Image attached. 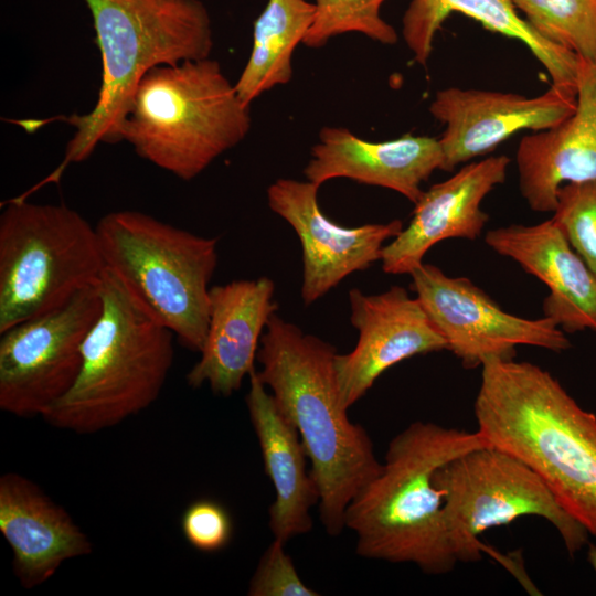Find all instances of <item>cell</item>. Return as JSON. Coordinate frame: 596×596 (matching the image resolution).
Masks as SVG:
<instances>
[{
	"mask_svg": "<svg viewBox=\"0 0 596 596\" xmlns=\"http://www.w3.org/2000/svg\"><path fill=\"white\" fill-rule=\"evenodd\" d=\"M490 446L529 466L596 538V415L556 377L514 359H487L473 404Z\"/></svg>",
	"mask_w": 596,
	"mask_h": 596,
	"instance_id": "cell-1",
	"label": "cell"
},
{
	"mask_svg": "<svg viewBox=\"0 0 596 596\" xmlns=\"http://www.w3.org/2000/svg\"><path fill=\"white\" fill-rule=\"evenodd\" d=\"M336 354L332 344L275 312L256 356L259 380L300 435L320 493V521L332 536L345 528L351 500L382 468L366 430L348 417Z\"/></svg>",
	"mask_w": 596,
	"mask_h": 596,
	"instance_id": "cell-2",
	"label": "cell"
},
{
	"mask_svg": "<svg viewBox=\"0 0 596 596\" xmlns=\"http://www.w3.org/2000/svg\"><path fill=\"white\" fill-rule=\"evenodd\" d=\"M490 446L478 432L414 422L389 444L380 472L351 500L345 528L358 555L412 563L428 575L453 571V552L436 471L454 458Z\"/></svg>",
	"mask_w": 596,
	"mask_h": 596,
	"instance_id": "cell-3",
	"label": "cell"
},
{
	"mask_svg": "<svg viewBox=\"0 0 596 596\" xmlns=\"http://www.w3.org/2000/svg\"><path fill=\"white\" fill-rule=\"evenodd\" d=\"M102 57V82L93 108L56 119L74 127L60 166L40 187L58 182L70 163L86 160L99 143L121 141L134 93L153 67L210 57L211 18L200 0H84Z\"/></svg>",
	"mask_w": 596,
	"mask_h": 596,
	"instance_id": "cell-4",
	"label": "cell"
},
{
	"mask_svg": "<svg viewBox=\"0 0 596 596\" xmlns=\"http://www.w3.org/2000/svg\"><path fill=\"white\" fill-rule=\"evenodd\" d=\"M102 310L82 344L72 389L42 416L76 434H95L149 407L173 364L174 333L109 268L100 279Z\"/></svg>",
	"mask_w": 596,
	"mask_h": 596,
	"instance_id": "cell-5",
	"label": "cell"
},
{
	"mask_svg": "<svg viewBox=\"0 0 596 596\" xmlns=\"http://www.w3.org/2000/svg\"><path fill=\"white\" fill-rule=\"evenodd\" d=\"M249 106L217 61L205 57L150 70L139 82L121 141L183 181L201 174L251 129Z\"/></svg>",
	"mask_w": 596,
	"mask_h": 596,
	"instance_id": "cell-6",
	"label": "cell"
},
{
	"mask_svg": "<svg viewBox=\"0 0 596 596\" xmlns=\"http://www.w3.org/2000/svg\"><path fill=\"white\" fill-rule=\"evenodd\" d=\"M105 267L177 337L201 352L210 320L209 284L217 266V237H204L149 214L120 210L96 224Z\"/></svg>",
	"mask_w": 596,
	"mask_h": 596,
	"instance_id": "cell-7",
	"label": "cell"
},
{
	"mask_svg": "<svg viewBox=\"0 0 596 596\" xmlns=\"http://www.w3.org/2000/svg\"><path fill=\"white\" fill-rule=\"evenodd\" d=\"M96 227L70 206L14 198L0 215V333L99 283Z\"/></svg>",
	"mask_w": 596,
	"mask_h": 596,
	"instance_id": "cell-8",
	"label": "cell"
},
{
	"mask_svg": "<svg viewBox=\"0 0 596 596\" xmlns=\"http://www.w3.org/2000/svg\"><path fill=\"white\" fill-rule=\"evenodd\" d=\"M434 481L443 492L446 528L458 562L493 554L479 536L528 515L549 521L571 556L587 543V530L561 507L538 473L501 449L469 450L441 466Z\"/></svg>",
	"mask_w": 596,
	"mask_h": 596,
	"instance_id": "cell-9",
	"label": "cell"
},
{
	"mask_svg": "<svg viewBox=\"0 0 596 596\" xmlns=\"http://www.w3.org/2000/svg\"><path fill=\"white\" fill-rule=\"evenodd\" d=\"M100 310L98 283L2 332L0 408L18 417L43 416L60 401L78 377L82 344Z\"/></svg>",
	"mask_w": 596,
	"mask_h": 596,
	"instance_id": "cell-10",
	"label": "cell"
},
{
	"mask_svg": "<svg viewBox=\"0 0 596 596\" xmlns=\"http://www.w3.org/2000/svg\"><path fill=\"white\" fill-rule=\"evenodd\" d=\"M409 275L411 289L466 369L481 366L491 358L514 359L518 345L556 353L572 347L553 319L509 313L469 278L448 276L426 263Z\"/></svg>",
	"mask_w": 596,
	"mask_h": 596,
	"instance_id": "cell-11",
	"label": "cell"
},
{
	"mask_svg": "<svg viewBox=\"0 0 596 596\" xmlns=\"http://www.w3.org/2000/svg\"><path fill=\"white\" fill-rule=\"evenodd\" d=\"M354 349L336 354L334 370L343 405L349 409L382 373L415 355L448 350L447 342L421 301L401 286L377 295L349 291Z\"/></svg>",
	"mask_w": 596,
	"mask_h": 596,
	"instance_id": "cell-12",
	"label": "cell"
},
{
	"mask_svg": "<svg viewBox=\"0 0 596 596\" xmlns=\"http://www.w3.org/2000/svg\"><path fill=\"white\" fill-rule=\"evenodd\" d=\"M319 185L278 179L267 189L270 210L291 225L302 248L301 298L310 305L347 276L381 260L387 240L403 230L401 220L347 227L330 221L318 203Z\"/></svg>",
	"mask_w": 596,
	"mask_h": 596,
	"instance_id": "cell-13",
	"label": "cell"
},
{
	"mask_svg": "<svg viewBox=\"0 0 596 596\" xmlns=\"http://www.w3.org/2000/svg\"><path fill=\"white\" fill-rule=\"evenodd\" d=\"M576 92L551 85L541 95L448 87L438 91L429 105L430 115L445 125L439 139L444 171L493 151L521 130L542 131L570 117Z\"/></svg>",
	"mask_w": 596,
	"mask_h": 596,
	"instance_id": "cell-14",
	"label": "cell"
},
{
	"mask_svg": "<svg viewBox=\"0 0 596 596\" xmlns=\"http://www.w3.org/2000/svg\"><path fill=\"white\" fill-rule=\"evenodd\" d=\"M510 158L490 156L465 164L445 181L424 191L414 204L406 227L382 249L386 274H411L423 264L426 253L448 238L476 240L489 215L481 209L483 199L507 178Z\"/></svg>",
	"mask_w": 596,
	"mask_h": 596,
	"instance_id": "cell-15",
	"label": "cell"
},
{
	"mask_svg": "<svg viewBox=\"0 0 596 596\" xmlns=\"http://www.w3.org/2000/svg\"><path fill=\"white\" fill-rule=\"evenodd\" d=\"M515 164L520 193L540 213L554 211L563 184L596 180V60L579 61L573 114L524 136Z\"/></svg>",
	"mask_w": 596,
	"mask_h": 596,
	"instance_id": "cell-16",
	"label": "cell"
},
{
	"mask_svg": "<svg viewBox=\"0 0 596 596\" xmlns=\"http://www.w3.org/2000/svg\"><path fill=\"white\" fill-rule=\"evenodd\" d=\"M443 166L438 138L408 134L373 142L344 127H323L304 174L319 187L329 180L345 178L390 189L415 204L424 192L422 183L434 171L443 170Z\"/></svg>",
	"mask_w": 596,
	"mask_h": 596,
	"instance_id": "cell-17",
	"label": "cell"
},
{
	"mask_svg": "<svg viewBox=\"0 0 596 596\" xmlns=\"http://www.w3.org/2000/svg\"><path fill=\"white\" fill-rule=\"evenodd\" d=\"M485 242L547 286L544 316L564 332L588 329L596 333V274L552 217L533 225L510 224L490 230Z\"/></svg>",
	"mask_w": 596,
	"mask_h": 596,
	"instance_id": "cell-18",
	"label": "cell"
},
{
	"mask_svg": "<svg viewBox=\"0 0 596 596\" xmlns=\"http://www.w3.org/2000/svg\"><path fill=\"white\" fill-rule=\"evenodd\" d=\"M275 285L268 277L233 280L210 288V320L200 360L187 374L193 389L209 384L230 396L254 370L258 343L273 313Z\"/></svg>",
	"mask_w": 596,
	"mask_h": 596,
	"instance_id": "cell-19",
	"label": "cell"
},
{
	"mask_svg": "<svg viewBox=\"0 0 596 596\" xmlns=\"http://www.w3.org/2000/svg\"><path fill=\"white\" fill-rule=\"evenodd\" d=\"M0 531L13 553V572L25 588L50 579L65 561L93 551L67 511L17 472L0 477Z\"/></svg>",
	"mask_w": 596,
	"mask_h": 596,
	"instance_id": "cell-20",
	"label": "cell"
},
{
	"mask_svg": "<svg viewBox=\"0 0 596 596\" xmlns=\"http://www.w3.org/2000/svg\"><path fill=\"white\" fill-rule=\"evenodd\" d=\"M248 376L246 405L265 472L276 492L269 508V528L274 539L286 543L312 529L310 510L319 503L320 493L311 470H307L308 456L297 428L266 391L256 370Z\"/></svg>",
	"mask_w": 596,
	"mask_h": 596,
	"instance_id": "cell-21",
	"label": "cell"
},
{
	"mask_svg": "<svg viewBox=\"0 0 596 596\" xmlns=\"http://www.w3.org/2000/svg\"><path fill=\"white\" fill-rule=\"evenodd\" d=\"M453 12L522 42L546 70L553 86L576 92L579 56L535 33L512 0H411L403 15L402 34L418 64H427L435 35Z\"/></svg>",
	"mask_w": 596,
	"mask_h": 596,
	"instance_id": "cell-22",
	"label": "cell"
},
{
	"mask_svg": "<svg viewBox=\"0 0 596 596\" xmlns=\"http://www.w3.org/2000/svg\"><path fill=\"white\" fill-rule=\"evenodd\" d=\"M315 19V4L307 0H267L253 26L248 60L236 81L242 102L257 97L292 77V55Z\"/></svg>",
	"mask_w": 596,
	"mask_h": 596,
	"instance_id": "cell-23",
	"label": "cell"
},
{
	"mask_svg": "<svg viewBox=\"0 0 596 596\" xmlns=\"http://www.w3.org/2000/svg\"><path fill=\"white\" fill-rule=\"evenodd\" d=\"M541 38L596 60V0H512Z\"/></svg>",
	"mask_w": 596,
	"mask_h": 596,
	"instance_id": "cell-24",
	"label": "cell"
},
{
	"mask_svg": "<svg viewBox=\"0 0 596 596\" xmlns=\"http://www.w3.org/2000/svg\"><path fill=\"white\" fill-rule=\"evenodd\" d=\"M386 0H313L315 19L302 44L310 49L345 33H360L382 44L398 41L396 30L381 17Z\"/></svg>",
	"mask_w": 596,
	"mask_h": 596,
	"instance_id": "cell-25",
	"label": "cell"
},
{
	"mask_svg": "<svg viewBox=\"0 0 596 596\" xmlns=\"http://www.w3.org/2000/svg\"><path fill=\"white\" fill-rule=\"evenodd\" d=\"M552 219L596 274V180L563 184Z\"/></svg>",
	"mask_w": 596,
	"mask_h": 596,
	"instance_id": "cell-26",
	"label": "cell"
},
{
	"mask_svg": "<svg viewBox=\"0 0 596 596\" xmlns=\"http://www.w3.org/2000/svg\"><path fill=\"white\" fill-rule=\"evenodd\" d=\"M285 543L274 539L262 555L249 582V596H318L299 577Z\"/></svg>",
	"mask_w": 596,
	"mask_h": 596,
	"instance_id": "cell-27",
	"label": "cell"
},
{
	"mask_svg": "<svg viewBox=\"0 0 596 596\" xmlns=\"http://www.w3.org/2000/svg\"><path fill=\"white\" fill-rule=\"evenodd\" d=\"M181 529L190 545L202 552L223 550L233 535L228 511L220 502L210 499L196 500L184 510Z\"/></svg>",
	"mask_w": 596,
	"mask_h": 596,
	"instance_id": "cell-28",
	"label": "cell"
},
{
	"mask_svg": "<svg viewBox=\"0 0 596 596\" xmlns=\"http://www.w3.org/2000/svg\"><path fill=\"white\" fill-rule=\"evenodd\" d=\"M587 557H588V561H589L590 565L593 566L595 573H596V544H589L588 552H587Z\"/></svg>",
	"mask_w": 596,
	"mask_h": 596,
	"instance_id": "cell-29",
	"label": "cell"
}]
</instances>
